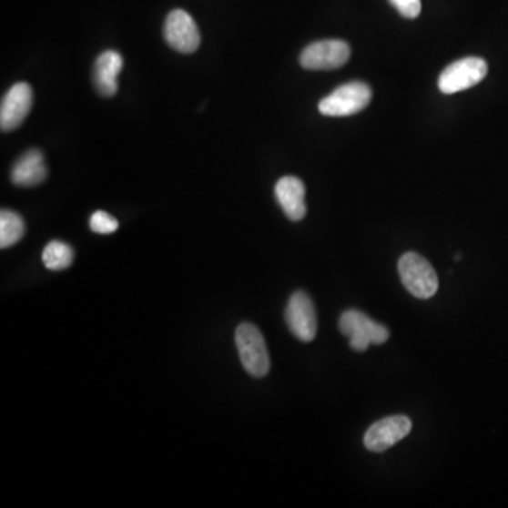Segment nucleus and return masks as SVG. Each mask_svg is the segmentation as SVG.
<instances>
[{
	"instance_id": "3",
	"label": "nucleus",
	"mask_w": 508,
	"mask_h": 508,
	"mask_svg": "<svg viewBox=\"0 0 508 508\" xmlns=\"http://www.w3.org/2000/svg\"><path fill=\"white\" fill-rule=\"evenodd\" d=\"M339 330L342 335L348 336L349 343L353 351H363L369 346L383 345L389 340L390 332L381 323L374 322L364 312L358 310H348L339 320Z\"/></svg>"
},
{
	"instance_id": "6",
	"label": "nucleus",
	"mask_w": 508,
	"mask_h": 508,
	"mask_svg": "<svg viewBox=\"0 0 508 508\" xmlns=\"http://www.w3.org/2000/svg\"><path fill=\"white\" fill-rule=\"evenodd\" d=\"M351 58V47L343 40H322L304 48L300 56V64L305 69L325 71L345 66Z\"/></svg>"
},
{
	"instance_id": "10",
	"label": "nucleus",
	"mask_w": 508,
	"mask_h": 508,
	"mask_svg": "<svg viewBox=\"0 0 508 508\" xmlns=\"http://www.w3.org/2000/svg\"><path fill=\"white\" fill-rule=\"evenodd\" d=\"M33 91L25 82H17L5 95L0 107V127L4 132L17 129L32 109Z\"/></svg>"
},
{
	"instance_id": "5",
	"label": "nucleus",
	"mask_w": 508,
	"mask_h": 508,
	"mask_svg": "<svg viewBox=\"0 0 508 508\" xmlns=\"http://www.w3.org/2000/svg\"><path fill=\"white\" fill-rule=\"evenodd\" d=\"M487 71H489V66L483 58H479V56L462 58L443 69L440 81H438V86L442 94H458V92L466 91L483 81L486 78Z\"/></svg>"
},
{
	"instance_id": "13",
	"label": "nucleus",
	"mask_w": 508,
	"mask_h": 508,
	"mask_svg": "<svg viewBox=\"0 0 508 508\" xmlns=\"http://www.w3.org/2000/svg\"><path fill=\"white\" fill-rule=\"evenodd\" d=\"M47 177L45 156L37 148L25 151L12 168V182L19 187H36Z\"/></svg>"
},
{
	"instance_id": "17",
	"label": "nucleus",
	"mask_w": 508,
	"mask_h": 508,
	"mask_svg": "<svg viewBox=\"0 0 508 508\" xmlns=\"http://www.w3.org/2000/svg\"><path fill=\"white\" fill-rule=\"evenodd\" d=\"M390 4L399 10L402 17H407V19H417L422 9L421 0H390Z\"/></svg>"
},
{
	"instance_id": "12",
	"label": "nucleus",
	"mask_w": 508,
	"mask_h": 508,
	"mask_svg": "<svg viewBox=\"0 0 508 508\" xmlns=\"http://www.w3.org/2000/svg\"><path fill=\"white\" fill-rule=\"evenodd\" d=\"M123 68V58L117 51H104L94 66L95 88L102 97H110L117 92V76Z\"/></svg>"
},
{
	"instance_id": "14",
	"label": "nucleus",
	"mask_w": 508,
	"mask_h": 508,
	"mask_svg": "<svg viewBox=\"0 0 508 508\" xmlns=\"http://www.w3.org/2000/svg\"><path fill=\"white\" fill-rule=\"evenodd\" d=\"M25 233L23 218L16 212L2 209L0 212V248L7 249L22 240Z\"/></svg>"
},
{
	"instance_id": "2",
	"label": "nucleus",
	"mask_w": 508,
	"mask_h": 508,
	"mask_svg": "<svg viewBox=\"0 0 508 508\" xmlns=\"http://www.w3.org/2000/svg\"><path fill=\"white\" fill-rule=\"evenodd\" d=\"M235 340L245 371L258 379L267 376L270 371V356L259 328L253 323L243 322L236 330Z\"/></svg>"
},
{
	"instance_id": "1",
	"label": "nucleus",
	"mask_w": 508,
	"mask_h": 508,
	"mask_svg": "<svg viewBox=\"0 0 508 508\" xmlns=\"http://www.w3.org/2000/svg\"><path fill=\"white\" fill-rule=\"evenodd\" d=\"M399 274L410 294L420 300L432 299L438 292L440 279L427 259L414 251L402 254L399 260Z\"/></svg>"
},
{
	"instance_id": "4",
	"label": "nucleus",
	"mask_w": 508,
	"mask_h": 508,
	"mask_svg": "<svg viewBox=\"0 0 508 508\" xmlns=\"http://www.w3.org/2000/svg\"><path fill=\"white\" fill-rule=\"evenodd\" d=\"M371 101V86L364 82L353 81L340 85L332 94L323 97L318 105V109L325 117H351V115L366 109Z\"/></svg>"
},
{
	"instance_id": "7",
	"label": "nucleus",
	"mask_w": 508,
	"mask_h": 508,
	"mask_svg": "<svg viewBox=\"0 0 508 508\" xmlns=\"http://www.w3.org/2000/svg\"><path fill=\"white\" fill-rule=\"evenodd\" d=\"M164 38L173 50L191 54L201 45V35L197 23L186 10L177 9L169 13L164 23Z\"/></svg>"
},
{
	"instance_id": "8",
	"label": "nucleus",
	"mask_w": 508,
	"mask_h": 508,
	"mask_svg": "<svg viewBox=\"0 0 508 508\" xmlns=\"http://www.w3.org/2000/svg\"><path fill=\"white\" fill-rule=\"evenodd\" d=\"M286 322L295 338L302 342H312L318 332L317 310L310 295L297 291L291 295L286 310Z\"/></svg>"
},
{
	"instance_id": "15",
	"label": "nucleus",
	"mask_w": 508,
	"mask_h": 508,
	"mask_svg": "<svg viewBox=\"0 0 508 508\" xmlns=\"http://www.w3.org/2000/svg\"><path fill=\"white\" fill-rule=\"evenodd\" d=\"M74 258L76 254L73 248L60 240H53L43 250V263L48 270H66L73 264Z\"/></svg>"
},
{
	"instance_id": "11",
	"label": "nucleus",
	"mask_w": 508,
	"mask_h": 508,
	"mask_svg": "<svg viewBox=\"0 0 508 508\" xmlns=\"http://www.w3.org/2000/svg\"><path fill=\"white\" fill-rule=\"evenodd\" d=\"M277 202H279L284 214L289 219L299 222L307 215V205H305V186L301 179L297 177H282L276 184Z\"/></svg>"
},
{
	"instance_id": "16",
	"label": "nucleus",
	"mask_w": 508,
	"mask_h": 508,
	"mask_svg": "<svg viewBox=\"0 0 508 508\" xmlns=\"http://www.w3.org/2000/svg\"><path fill=\"white\" fill-rule=\"evenodd\" d=\"M89 226L95 233H99V235H109V233L117 232V228H119V222H117V218H113L112 215L104 212V210H97L94 215H92L91 219H89Z\"/></svg>"
},
{
	"instance_id": "9",
	"label": "nucleus",
	"mask_w": 508,
	"mask_h": 508,
	"mask_svg": "<svg viewBox=\"0 0 508 508\" xmlns=\"http://www.w3.org/2000/svg\"><path fill=\"white\" fill-rule=\"evenodd\" d=\"M412 422L405 415L377 421L364 435V446L371 452H384L411 432Z\"/></svg>"
}]
</instances>
